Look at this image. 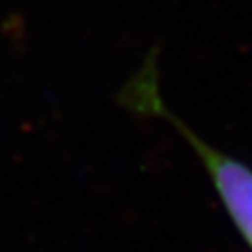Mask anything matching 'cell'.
<instances>
[{
	"label": "cell",
	"mask_w": 252,
	"mask_h": 252,
	"mask_svg": "<svg viewBox=\"0 0 252 252\" xmlns=\"http://www.w3.org/2000/svg\"><path fill=\"white\" fill-rule=\"evenodd\" d=\"M128 101H132V105L143 114L166 118L170 124H175V128L181 135L191 143V147L195 149V154H198L204 168L208 172L212 187H215L225 212L229 215L231 223L242 235V240L252 250V168L242 160H238V158L227 156L225 152H220V149L212 147L204 139H200L187 124L181 122L164 105L162 94L158 93V82L152 67H145L143 74L137 76L135 82L130 84Z\"/></svg>",
	"instance_id": "6da1fadb"
}]
</instances>
